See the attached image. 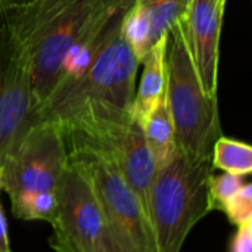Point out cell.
Instances as JSON below:
<instances>
[{"label": "cell", "instance_id": "1", "mask_svg": "<svg viewBox=\"0 0 252 252\" xmlns=\"http://www.w3.org/2000/svg\"><path fill=\"white\" fill-rule=\"evenodd\" d=\"M133 1L24 0L0 10L28 61L34 117L53 92L66 52L103 34Z\"/></svg>", "mask_w": 252, "mask_h": 252}, {"label": "cell", "instance_id": "2", "mask_svg": "<svg viewBox=\"0 0 252 252\" xmlns=\"http://www.w3.org/2000/svg\"><path fill=\"white\" fill-rule=\"evenodd\" d=\"M66 162L65 137L56 123L40 121L27 130L0 167V188L16 219L53 221Z\"/></svg>", "mask_w": 252, "mask_h": 252}, {"label": "cell", "instance_id": "3", "mask_svg": "<svg viewBox=\"0 0 252 252\" xmlns=\"http://www.w3.org/2000/svg\"><path fill=\"white\" fill-rule=\"evenodd\" d=\"M211 159L195 161L179 149L158 168L146 205L155 252H180L193 226L211 213Z\"/></svg>", "mask_w": 252, "mask_h": 252}, {"label": "cell", "instance_id": "4", "mask_svg": "<svg viewBox=\"0 0 252 252\" xmlns=\"http://www.w3.org/2000/svg\"><path fill=\"white\" fill-rule=\"evenodd\" d=\"M165 100L177 149L195 161H210L221 136L217 96H208L196 75L182 21L170 28L165 44Z\"/></svg>", "mask_w": 252, "mask_h": 252}, {"label": "cell", "instance_id": "5", "mask_svg": "<svg viewBox=\"0 0 252 252\" xmlns=\"http://www.w3.org/2000/svg\"><path fill=\"white\" fill-rule=\"evenodd\" d=\"M118 19L99 46L84 75L74 84L53 92L35 112V123L61 121L74 108L93 102L133 114L139 59Z\"/></svg>", "mask_w": 252, "mask_h": 252}, {"label": "cell", "instance_id": "6", "mask_svg": "<svg viewBox=\"0 0 252 252\" xmlns=\"http://www.w3.org/2000/svg\"><path fill=\"white\" fill-rule=\"evenodd\" d=\"M68 158L87 174L109 224L137 252H155L146 211L121 174L112 155L99 143L75 131H62Z\"/></svg>", "mask_w": 252, "mask_h": 252}, {"label": "cell", "instance_id": "7", "mask_svg": "<svg viewBox=\"0 0 252 252\" xmlns=\"http://www.w3.org/2000/svg\"><path fill=\"white\" fill-rule=\"evenodd\" d=\"M56 252H106L109 223L84 170L68 158L50 223Z\"/></svg>", "mask_w": 252, "mask_h": 252}, {"label": "cell", "instance_id": "8", "mask_svg": "<svg viewBox=\"0 0 252 252\" xmlns=\"http://www.w3.org/2000/svg\"><path fill=\"white\" fill-rule=\"evenodd\" d=\"M35 124L28 61L0 13V167Z\"/></svg>", "mask_w": 252, "mask_h": 252}, {"label": "cell", "instance_id": "9", "mask_svg": "<svg viewBox=\"0 0 252 252\" xmlns=\"http://www.w3.org/2000/svg\"><path fill=\"white\" fill-rule=\"evenodd\" d=\"M226 0H190L182 19L188 49L204 92L217 96L219 52Z\"/></svg>", "mask_w": 252, "mask_h": 252}, {"label": "cell", "instance_id": "10", "mask_svg": "<svg viewBox=\"0 0 252 252\" xmlns=\"http://www.w3.org/2000/svg\"><path fill=\"white\" fill-rule=\"evenodd\" d=\"M165 44L167 35L159 38L143 58V71L136 89L133 117L142 124L155 108L165 89Z\"/></svg>", "mask_w": 252, "mask_h": 252}, {"label": "cell", "instance_id": "11", "mask_svg": "<svg viewBox=\"0 0 252 252\" xmlns=\"http://www.w3.org/2000/svg\"><path fill=\"white\" fill-rule=\"evenodd\" d=\"M142 130L158 168L162 167L177 152L174 126L165 100V89L155 108L142 121Z\"/></svg>", "mask_w": 252, "mask_h": 252}, {"label": "cell", "instance_id": "12", "mask_svg": "<svg viewBox=\"0 0 252 252\" xmlns=\"http://www.w3.org/2000/svg\"><path fill=\"white\" fill-rule=\"evenodd\" d=\"M211 167L245 177L252 171V148L248 143L220 136L213 146Z\"/></svg>", "mask_w": 252, "mask_h": 252}, {"label": "cell", "instance_id": "13", "mask_svg": "<svg viewBox=\"0 0 252 252\" xmlns=\"http://www.w3.org/2000/svg\"><path fill=\"white\" fill-rule=\"evenodd\" d=\"M146 12L151 24V37L155 44L167 35L170 28L180 22L189 7L190 0H136Z\"/></svg>", "mask_w": 252, "mask_h": 252}, {"label": "cell", "instance_id": "14", "mask_svg": "<svg viewBox=\"0 0 252 252\" xmlns=\"http://www.w3.org/2000/svg\"><path fill=\"white\" fill-rule=\"evenodd\" d=\"M123 32L130 47L133 49L136 58L142 63L143 58L146 56L149 49L154 46V43L151 37V24H149L148 15L142 9V6L136 3V0L124 15Z\"/></svg>", "mask_w": 252, "mask_h": 252}, {"label": "cell", "instance_id": "15", "mask_svg": "<svg viewBox=\"0 0 252 252\" xmlns=\"http://www.w3.org/2000/svg\"><path fill=\"white\" fill-rule=\"evenodd\" d=\"M245 185L244 176L223 173L220 176H210L208 190H210V205L213 210H221L224 202L233 196Z\"/></svg>", "mask_w": 252, "mask_h": 252}, {"label": "cell", "instance_id": "16", "mask_svg": "<svg viewBox=\"0 0 252 252\" xmlns=\"http://www.w3.org/2000/svg\"><path fill=\"white\" fill-rule=\"evenodd\" d=\"M235 226L252 223V186L245 183L233 196H230L221 210Z\"/></svg>", "mask_w": 252, "mask_h": 252}, {"label": "cell", "instance_id": "17", "mask_svg": "<svg viewBox=\"0 0 252 252\" xmlns=\"http://www.w3.org/2000/svg\"><path fill=\"white\" fill-rule=\"evenodd\" d=\"M230 252H252V223L238 226L230 242Z\"/></svg>", "mask_w": 252, "mask_h": 252}, {"label": "cell", "instance_id": "18", "mask_svg": "<svg viewBox=\"0 0 252 252\" xmlns=\"http://www.w3.org/2000/svg\"><path fill=\"white\" fill-rule=\"evenodd\" d=\"M109 223V221H108ZM106 252H137L128 244V241L121 236L111 224H109V236H108V247Z\"/></svg>", "mask_w": 252, "mask_h": 252}, {"label": "cell", "instance_id": "19", "mask_svg": "<svg viewBox=\"0 0 252 252\" xmlns=\"http://www.w3.org/2000/svg\"><path fill=\"white\" fill-rule=\"evenodd\" d=\"M0 252H12L9 244V233H7V221L1 210L0 204Z\"/></svg>", "mask_w": 252, "mask_h": 252}, {"label": "cell", "instance_id": "20", "mask_svg": "<svg viewBox=\"0 0 252 252\" xmlns=\"http://www.w3.org/2000/svg\"><path fill=\"white\" fill-rule=\"evenodd\" d=\"M24 0H0V10L3 9H7V7H12L15 4H19L22 3Z\"/></svg>", "mask_w": 252, "mask_h": 252}, {"label": "cell", "instance_id": "21", "mask_svg": "<svg viewBox=\"0 0 252 252\" xmlns=\"http://www.w3.org/2000/svg\"><path fill=\"white\" fill-rule=\"evenodd\" d=\"M0 189H1V188H0Z\"/></svg>", "mask_w": 252, "mask_h": 252}]
</instances>
